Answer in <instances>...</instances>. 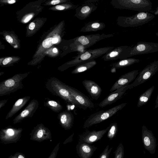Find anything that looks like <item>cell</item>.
<instances>
[{
  "label": "cell",
  "mask_w": 158,
  "mask_h": 158,
  "mask_svg": "<svg viewBox=\"0 0 158 158\" xmlns=\"http://www.w3.org/2000/svg\"><path fill=\"white\" fill-rule=\"evenodd\" d=\"M35 27V24L33 22L31 23L29 26V28L31 30H33Z\"/></svg>",
  "instance_id": "74e56055"
},
{
  "label": "cell",
  "mask_w": 158,
  "mask_h": 158,
  "mask_svg": "<svg viewBox=\"0 0 158 158\" xmlns=\"http://www.w3.org/2000/svg\"><path fill=\"white\" fill-rule=\"evenodd\" d=\"M7 100H1L0 101V110L3 107L7 102Z\"/></svg>",
  "instance_id": "8d00e7d4"
},
{
  "label": "cell",
  "mask_w": 158,
  "mask_h": 158,
  "mask_svg": "<svg viewBox=\"0 0 158 158\" xmlns=\"http://www.w3.org/2000/svg\"><path fill=\"white\" fill-rule=\"evenodd\" d=\"M44 103L45 106L49 108L55 112L59 113L63 109V107L60 102L49 98H46Z\"/></svg>",
  "instance_id": "83f0119b"
},
{
  "label": "cell",
  "mask_w": 158,
  "mask_h": 158,
  "mask_svg": "<svg viewBox=\"0 0 158 158\" xmlns=\"http://www.w3.org/2000/svg\"><path fill=\"white\" fill-rule=\"evenodd\" d=\"M53 52L54 53H56L57 52V50L56 48H55L53 49Z\"/></svg>",
  "instance_id": "bcb514c9"
},
{
  "label": "cell",
  "mask_w": 158,
  "mask_h": 158,
  "mask_svg": "<svg viewBox=\"0 0 158 158\" xmlns=\"http://www.w3.org/2000/svg\"><path fill=\"white\" fill-rule=\"evenodd\" d=\"M153 13L155 15H158V7H157L156 10L154 11Z\"/></svg>",
  "instance_id": "ee69618b"
},
{
  "label": "cell",
  "mask_w": 158,
  "mask_h": 158,
  "mask_svg": "<svg viewBox=\"0 0 158 158\" xmlns=\"http://www.w3.org/2000/svg\"><path fill=\"white\" fill-rule=\"evenodd\" d=\"M154 89V86H152L140 95L137 104L138 107L144 105L148 102L151 98Z\"/></svg>",
  "instance_id": "4316f807"
},
{
  "label": "cell",
  "mask_w": 158,
  "mask_h": 158,
  "mask_svg": "<svg viewBox=\"0 0 158 158\" xmlns=\"http://www.w3.org/2000/svg\"><path fill=\"white\" fill-rule=\"evenodd\" d=\"M60 143L56 146L48 158H56L59 149Z\"/></svg>",
  "instance_id": "d6a6232c"
},
{
  "label": "cell",
  "mask_w": 158,
  "mask_h": 158,
  "mask_svg": "<svg viewBox=\"0 0 158 158\" xmlns=\"http://www.w3.org/2000/svg\"><path fill=\"white\" fill-rule=\"evenodd\" d=\"M45 86L47 89L54 95L59 97L77 107L84 109L71 95L66 88V84L57 78L52 77L49 78L46 83Z\"/></svg>",
  "instance_id": "6da1fadb"
},
{
  "label": "cell",
  "mask_w": 158,
  "mask_h": 158,
  "mask_svg": "<svg viewBox=\"0 0 158 158\" xmlns=\"http://www.w3.org/2000/svg\"><path fill=\"white\" fill-rule=\"evenodd\" d=\"M142 141L145 149L151 154L155 153L156 140L152 132L144 125L142 127Z\"/></svg>",
  "instance_id": "8fae6325"
},
{
  "label": "cell",
  "mask_w": 158,
  "mask_h": 158,
  "mask_svg": "<svg viewBox=\"0 0 158 158\" xmlns=\"http://www.w3.org/2000/svg\"><path fill=\"white\" fill-rule=\"evenodd\" d=\"M112 149V148H109V146L107 145L100 155L98 158H108Z\"/></svg>",
  "instance_id": "4dcf8cb0"
},
{
  "label": "cell",
  "mask_w": 158,
  "mask_h": 158,
  "mask_svg": "<svg viewBox=\"0 0 158 158\" xmlns=\"http://www.w3.org/2000/svg\"><path fill=\"white\" fill-rule=\"evenodd\" d=\"M98 8L94 3H85L79 6L76 9L75 16L81 20H84L88 17L91 14Z\"/></svg>",
  "instance_id": "ac0fdd59"
},
{
  "label": "cell",
  "mask_w": 158,
  "mask_h": 158,
  "mask_svg": "<svg viewBox=\"0 0 158 158\" xmlns=\"http://www.w3.org/2000/svg\"><path fill=\"white\" fill-rule=\"evenodd\" d=\"M140 60L134 58H127L121 60L110 65L112 68L120 69L130 66L135 63L140 62Z\"/></svg>",
  "instance_id": "d4e9b609"
},
{
  "label": "cell",
  "mask_w": 158,
  "mask_h": 158,
  "mask_svg": "<svg viewBox=\"0 0 158 158\" xmlns=\"http://www.w3.org/2000/svg\"><path fill=\"white\" fill-rule=\"evenodd\" d=\"M110 4L114 8L137 11L139 12L150 11L152 3L150 0H112Z\"/></svg>",
  "instance_id": "277c9868"
},
{
  "label": "cell",
  "mask_w": 158,
  "mask_h": 158,
  "mask_svg": "<svg viewBox=\"0 0 158 158\" xmlns=\"http://www.w3.org/2000/svg\"><path fill=\"white\" fill-rule=\"evenodd\" d=\"M29 73L18 74L0 83V96L9 94L23 88V80Z\"/></svg>",
  "instance_id": "8992f818"
},
{
  "label": "cell",
  "mask_w": 158,
  "mask_h": 158,
  "mask_svg": "<svg viewBox=\"0 0 158 158\" xmlns=\"http://www.w3.org/2000/svg\"><path fill=\"white\" fill-rule=\"evenodd\" d=\"M76 150L80 158H90L97 148L94 145L85 143L79 142Z\"/></svg>",
  "instance_id": "ffe728a7"
},
{
  "label": "cell",
  "mask_w": 158,
  "mask_h": 158,
  "mask_svg": "<svg viewBox=\"0 0 158 158\" xmlns=\"http://www.w3.org/2000/svg\"><path fill=\"white\" fill-rule=\"evenodd\" d=\"M30 98V96H26L17 100L7 114L5 119H8L12 117L27 103Z\"/></svg>",
  "instance_id": "cb8c5ba5"
},
{
  "label": "cell",
  "mask_w": 158,
  "mask_h": 158,
  "mask_svg": "<svg viewBox=\"0 0 158 158\" xmlns=\"http://www.w3.org/2000/svg\"><path fill=\"white\" fill-rule=\"evenodd\" d=\"M57 118L60 124L65 130H69L71 128L74 116L70 111L67 110L64 111L58 114Z\"/></svg>",
  "instance_id": "7402d4cb"
},
{
  "label": "cell",
  "mask_w": 158,
  "mask_h": 158,
  "mask_svg": "<svg viewBox=\"0 0 158 158\" xmlns=\"http://www.w3.org/2000/svg\"><path fill=\"white\" fill-rule=\"evenodd\" d=\"M114 47H105L87 50L75 57V58L68 62L65 64L64 70L67 68L79 65L86 62L95 60L96 58L103 56L109 52L114 48Z\"/></svg>",
  "instance_id": "7a4b0ae2"
},
{
  "label": "cell",
  "mask_w": 158,
  "mask_h": 158,
  "mask_svg": "<svg viewBox=\"0 0 158 158\" xmlns=\"http://www.w3.org/2000/svg\"><path fill=\"white\" fill-rule=\"evenodd\" d=\"M110 126V128L108 131L107 137L110 140H112L116 135L118 131V125L116 123H111Z\"/></svg>",
  "instance_id": "f1b7e54d"
},
{
  "label": "cell",
  "mask_w": 158,
  "mask_h": 158,
  "mask_svg": "<svg viewBox=\"0 0 158 158\" xmlns=\"http://www.w3.org/2000/svg\"><path fill=\"white\" fill-rule=\"evenodd\" d=\"M9 158H25L24 156L21 153H16L13 156H11Z\"/></svg>",
  "instance_id": "836d02e7"
},
{
  "label": "cell",
  "mask_w": 158,
  "mask_h": 158,
  "mask_svg": "<svg viewBox=\"0 0 158 158\" xmlns=\"http://www.w3.org/2000/svg\"><path fill=\"white\" fill-rule=\"evenodd\" d=\"M12 58L11 57H9L5 58L2 61V64L3 65H5L8 64L12 60Z\"/></svg>",
  "instance_id": "e575fe53"
},
{
  "label": "cell",
  "mask_w": 158,
  "mask_h": 158,
  "mask_svg": "<svg viewBox=\"0 0 158 158\" xmlns=\"http://www.w3.org/2000/svg\"><path fill=\"white\" fill-rule=\"evenodd\" d=\"M130 46H122L114 48L111 51L102 56V59L106 61L121 60L122 57Z\"/></svg>",
  "instance_id": "44dd1931"
},
{
  "label": "cell",
  "mask_w": 158,
  "mask_h": 158,
  "mask_svg": "<svg viewBox=\"0 0 158 158\" xmlns=\"http://www.w3.org/2000/svg\"><path fill=\"white\" fill-rule=\"evenodd\" d=\"M154 17V15L148 12H139L130 16H118L117 24L124 27H137L149 23Z\"/></svg>",
  "instance_id": "5b68a950"
},
{
  "label": "cell",
  "mask_w": 158,
  "mask_h": 158,
  "mask_svg": "<svg viewBox=\"0 0 158 158\" xmlns=\"http://www.w3.org/2000/svg\"><path fill=\"white\" fill-rule=\"evenodd\" d=\"M58 41V39L56 38H53L52 42L53 44H56Z\"/></svg>",
  "instance_id": "b9f144b4"
},
{
  "label": "cell",
  "mask_w": 158,
  "mask_h": 158,
  "mask_svg": "<svg viewBox=\"0 0 158 158\" xmlns=\"http://www.w3.org/2000/svg\"><path fill=\"white\" fill-rule=\"evenodd\" d=\"M16 1L15 0H8V3L10 4H12L15 3V2Z\"/></svg>",
  "instance_id": "7bdbcfd3"
},
{
  "label": "cell",
  "mask_w": 158,
  "mask_h": 158,
  "mask_svg": "<svg viewBox=\"0 0 158 158\" xmlns=\"http://www.w3.org/2000/svg\"><path fill=\"white\" fill-rule=\"evenodd\" d=\"M158 71V60L149 64L139 73L133 82L130 84L131 88L144 83L151 78Z\"/></svg>",
  "instance_id": "9c48e42d"
},
{
  "label": "cell",
  "mask_w": 158,
  "mask_h": 158,
  "mask_svg": "<svg viewBox=\"0 0 158 158\" xmlns=\"http://www.w3.org/2000/svg\"><path fill=\"white\" fill-rule=\"evenodd\" d=\"M22 131L21 128L11 126L2 129L0 133L1 140L4 143L16 142L20 137Z\"/></svg>",
  "instance_id": "30bf717a"
},
{
  "label": "cell",
  "mask_w": 158,
  "mask_h": 158,
  "mask_svg": "<svg viewBox=\"0 0 158 158\" xmlns=\"http://www.w3.org/2000/svg\"><path fill=\"white\" fill-rule=\"evenodd\" d=\"M6 41L9 43L11 44L13 42L12 38L9 35H7L6 36Z\"/></svg>",
  "instance_id": "d590c367"
},
{
  "label": "cell",
  "mask_w": 158,
  "mask_h": 158,
  "mask_svg": "<svg viewBox=\"0 0 158 158\" xmlns=\"http://www.w3.org/2000/svg\"><path fill=\"white\" fill-rule=\"evenodd\" d=\"M114 36V34H97L77 37L73 39V51L78 52L79 54L82 53L99 41Z\"/></svg>",
  "instance_id": "3957f363"
},
{
  "label": "cell",
  "mask_w": 158,
  "mask_h": 158,
  "mask_svg": "<svg viewBox=\"0 0 158 158\" xmlns=\"http://www.w3.org/2000/svg\"><path fill=\"white\" fill-rule=\"evenodd\" d=\"M33 15H31L28 16L24 19V22L25 23H26L28 22L32 17Z\"/></svg>",
  "instance_id": "f35d334b"
},
{
  "label": "cell",
  "mask_w": 158,
  "mask_h": 158,
  "mask_svg": "<svg viewBox=\"0 0 158 158\" xmlns=\"http://www.w3.org/2000/svg\"><path fill=\"white\" fill-rule=\"evenodd\" d=\"M38 107L39 102L37 100H31L26 108L14 119L13 123L16 124L25 118L32 117Z\"/></svg>",
  "instance_id": "e0dca14e"
},
{
  "label": "cell",
  "mask_w": 158,
  "mask_h": 158,
  "mask_svg": "<svg viewBox=\"0 0 158 158\" xmlns=\"http://www.w3.org/2000/svg\"><path fill=\"white\" fill-rule=\"evenodd\" d=\"M124 149L123 145L120 143L117 147L114 153V158H123Z\"/></svg>",
  "instance_id": "f546056e"
},
{
  "label": "cell",
  "mask_w": 158,
  "mask_h": 158,
  "mask_svg": "<svg viewBox=\"0 0 158 158\" xmlns=\"http://www.w3.org/2000/svg\"><path fill=\"white\" fill-rule=\"evenodd\" d=\"M30 135L31 139L39 142L50 139L52 138L50 130L42 123L38 124L35 127Z\"/></svg>",
  "instance_id": "5bb4252c"
},
{
  "label": "cell",
  "mask_w": 158,
  "mask_h": 158,
  "mask_svg": "<svg viewBox=\"0 0 158 158\" xmlns=\"http://www.w3.org/2000/svg\"><path fill=\"white\" fill-rule=\"evenodd\" d=\"M66 88L75 100L84 110L94 107L93 103L89 98L77 89L66 85Z\"/></svg>",
  "instance_id": "4fadbf2b"
},
{
  "label": "cell",
  "mask_w": 158,
  "mask_h": 158,
  "mask_svg": "<svg viewBox=\"0 0 158 158\" xmlns=\"http://www.w3.org/2000/svg\"><path fill=\"white\" fill-rule=\"evenodd\" d=\"M97 64L95 60H90L76 66L72 72V74H78L88 70L94 67Z\"/></svg>",
  "instance_id": "484cf974"
},
{
  "label": "cell",
  "mask_w": 158,
  "mask_h": 158,
  "mask_svg": "<svg viewBox=\"0 0 158 158\" xmlns=\"http://www.w3.org/2000/svg\"><path fill=\"white\" fill-rule=\"evenodd\" d=\"M126 104L123 103L106 110H101L92 114L85 121L83 127L88 128L106 120L121 110Z\"/></svg>",
  "instance_id": "52a82bcc"
},
{
  "label": "cell",
  "mask_w": 158,
  "mask_h": 158,
  "mask_svg": "<svg viewBox=\"0 0 158 158\" xmlns=\"http://www.w3.org/2000/svg\"><path fill=\"white\" fill-rule=\"evenodd\" d=\"M139 74V70H132L121 76L112 85L110 90V92L129 85L136 78Z\"/></svg>",
  "instance_id": "2e32d148"
},
{
  "label": "cell",
  "mask_w": 158,
  "mask_h": 158,
  "mask_svg": "<svg viewBox=\"0 0 158 158\" xmlns=\"http://www.w3.org/2000/svg\"><path fill=\"white\" fill-rule=\"evenodd\" d=\"M105 27L106 25L103 22L99 20L92 21L86 23L81 28L80 31L83 32H95L102 30Z\"/></svg>",
  "instance_id": "603a6c76"
},
{
  "label": "cell",
  "mask_w": 158,
  "mask_h": 158,
  "mask_svg": "<svg viewBox=\"0 0 158 158\" xmlns=\"http://www.w3.org/2000/svg\"><path fill=\"white\" fill-rule=\"evenodd\" d=\"M82 84L92 99L97 100L100 96L102 89L96 82L91 80H85Z\"/></svg>",
  "instance_id": "d6986e66"
},
{
  "label": "cell",
  "mask_w": 158,
  "mask_h": 158,
  "mask_svg": "<svg viewBox=\"0 0 158 158\" xmlns=\"http://www.w3.org/2000/svg\"><path fill=\"white\" fill-rule=\"evenodd\" d=\"M53 38L49 37L44 40L42 43V45L45 48H48L50 47L53 44L52 42Z\"/></svg>",
  "instance_id": "1f68e13d"
},
{
  "label": "cell",
  "mask_w": 158,
  "mask_h": 158,
  "mask_svg": "<svg viewBox=\"0 0 158 158\" xmlns=\"http://www.w3.org/2000/svg\"><path fill=\"white\" fill-rule=\"evenodd\" d=\"M158 108V94H157L156 101L155 106V108L156 109Z\"/></svg>",
  "instance_id": "60d3db41"
},
{
  "label": "cell",
  "mask_w": 158,
  "mask_h": 158,
  "mask_svg": "<svg viewBox=\"0 0 158 158\" xmlns=\"http://www.w3.org/2000/svg\"><path fill=\"white\" fill-rule=\"evenodd\" d=\"M158 51V43L139 41L134 46L129 47L122 56V60L135 55L147 54Z\"/></svg>",
  "instance_id": "ba28073f"
},
{
  "label": "cell",
  "mask_w": 158,
  "mask_h": 158,
  "mask_svg": "<svg viewBox=\"0 0 158 158\" xmlns=\"http://www.w3.org/2000/svg\"><path fill=\"white\" fill-rule=\"evenodd\" d=\"M60 1L59 0H54L51 2V4L52 5H55L59 3Z\"/></svg>",
  "instance_id": "ab89813d"
},
{
  "label": "cell",
  "mask_w": 158,
  "mask_h": 158,
  "mask_svg": "<svg viewBox=\"0 0 158 158\" xmlns=\"http://www.w3.org/2000/svg\"><path fill=\"white\" fill-rule=\"evenodd\" d=\"M109 128L110 126L105 129L100 131H86L80 135L79 142L89 144L93 143L101 139Z\"/></svg>",
  "instance_id": "7c38bea8"
},
{
  "label": "cell",
  "mask_w": 158,
  "mask_h": 158,
  "mask_svg": "<svg viewBox=\"0 0 158 158\" xmlns=\"http://www.w3.org/2000/svg\"><path fill=\"white\" fill-rule=\"evenodd\" d=\"M110 71L112 73H115L116 71V69L111 68Z\"/></svg>",
  "instance_id": "f6af8a7d"
},
{
  "label": "cell",
  "mask_w": 158,
  "mask_h": 158,
  "mask_svg": "<svg viewBox=\"0 0 158 158\" xmlns=\"http://www.w3.org/2000/svg\"><path fill=\"white\" fill-rule=\"evenodd\" d=\"M130 84L123 86L110 93L109 95L99 104L101 108L110 105L121 98L128 89H131Z\"/></svg>",
  "instance_id": "9a60e30c"
},
{
  "label": "cell",
  "mask_w": 158,
  "mask_h": 158,
  "mask_svg": "<svg viewBox=\"0 0 158 158\" xmlns=\"http://www.w3.org/2000/svg\"><path fill=\"white\" fill-rule=\"evenodd\" d=\"M156 36L158 37V32H157L156 33Z\"/></svg>",
  "instance_id": "7dc6e473"
}]
</instances>
